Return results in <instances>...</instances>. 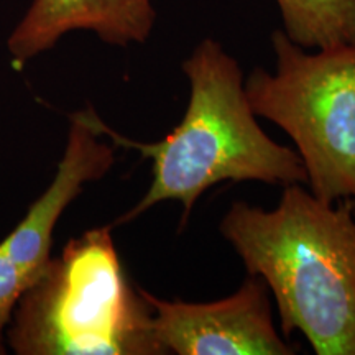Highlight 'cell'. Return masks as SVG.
<instances>
[{
	"label": "cell",
	"mask_w": 355,
	"mask_h": 355,
	"mask_svg": "<svg viewBox=\"0 0 355 355\" xmlns=\"http://www.w3.org/2000/svg\"><path fill=\"white\" fill-rule=\"evenodd\" d=\"M219 230L273 296L283 337L301 332L318 355H355V212L301 183L275 209L235 201Z\"/></svg>",
	"instance_id": "1"
},
{
	"label": "cell",
	"mask_w": 355,
	"mask_h": 355,
	"mask_svg": "<svg viewBox=\"0 0 355 355\" xmlns=\"http://www.w3.org/2000/svg\"><path fill=\"white\" fill-rule=\"evenodd\" d=\"M189 83L183 121L163 140L144 144L115 132L92 107L91 125L115 146L137 150L152 159V184L145 196L115 225L139 219L157 204L176 201L183 206L181 229L188 224L198 199L225 181H260L266 184L306 183V171L296 150L266 135L250 107L241 64L219 42L204 38L183 61Z\"/></svg>",
	"instance_id": "2"
},
{
	"label": "cell",
	"mask_w": 355,
	"mask_h": 355,
	"mask_svg": "<svg viewBox=\"0 0 355 355\" xmlns=\"http://www.w3.org/2000/svg\"><path fill=\"white\" fill-rule=\"evenodd\" d=\"M19 355H166L144 288L128 279L112 225L66 243L24 291L7 331Z\"/></svg>",
	"instance_id": "3"
},
{
	"label": "cell",
	"mask_w": 355,
	"mask_h": 355,
	"mask_svg": "<svg viewBox=\"0 0 355 355\" xmlns=\"http://www.w3.org/2000/svg\"><path fill=\"white\" fill-rule=\"evenodd\" d=\"M272 46L273 73L245 79L252 110L293 140L314 196L355 201V44L308 53L277 30Z\"/></svg>",
	"instance_id": "4"
},
{
	"label": "cell",
	"mask_w": 355,
	"mask_h": 355,
	"mask_svg": "<svg viewBox=\"0 0 355 355\" xmlns=\"http://www.w3.org/2000/svg\"><path fill=\"white\" fill-rule=\"evenodd\" d=\"M153 331L165 354L176 355H295L298 345L273 322L270 291L248 275L237 291L211 303L162 300L145 291Z\"/></svg>",
	"instance_id": "5"
},
{
	"label": "cell",
	"mask_w": 355,
	"mask_h": 355,
	"mask_svg": "<svg viewBox=\"0 0 355 355\" xmlns=\"http://www.w3.org/2000/svg\"><path fill=\"white\" fill-rule=\"evenodd\" d=\"M101 139L84 109L69 115L68 139L55 178L20 224L0 242L30 285L50 263L53 232L66 207L83 193L84 186L102 180L112 170L115 145Z\"/></svg>",
	"instance_id": "6"
},
{
	"label": "cell",
	"mask_w": 355,
	"mask_h": 355,
	"mask_svg": "<svg viewBox=\"0 0 355 355\" xmlns=\"http://www.w3.org/2000/svg\"><path fill=\"white\" fill-rule=\"evenodd\" d=\"M152 0H33L7 38L17 68L71 32H91L112 46L144 44L153 32Z\"/></svg>",
	"instance_id": "7"
},
{
	"label": "cell",
	"mask_w": 355,
	"mask_h": 355,
	"mask_svg": "<svg viewBox=\"0 0 355 355\" xmlns=\"http://www.w3.org/2000/svg\"><path fill=\"white\" fill-rule=\"evenodd\" d=\"M286 37L304 50L355 44V0H275Z\"/></svg>",
	"instance_id": "8"
},
{
	"label": "cell",
	"mask_w": 355,
	"mask_h": 355,
	"mask_svg": "<svg viewBox=\"0 0 355 355\" xmlns=\"http://www.w3.org/2000/svg\"><path fill=\"white\" fill-rule=\"evenodd\" d=\"M28 286V278L0 245V355L7 354V331L12 322L13 311Z\"/></svg>",
	"instance_id": "9"
},
{
	"label": "cell",
	"mask_w": 355,
	"mask_h": 355,
	"mask_svg": "<svg viewBox=\"0 0 355 355\" xmlns=\"http://www.w3.org/2000/svg\"><path fill=\"white\" fill-rule=\"evenodd\" d=\"M354 202V212H355V201H352Z\"/></svg>",
	"instance_id": "10"
}]
</instances>
